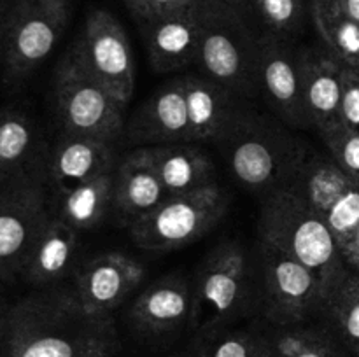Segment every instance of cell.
Segmentation results:
<instances>
[{
	"mask_svg": "<svg viewBox=\"0 0 359 357\" xmlns=\"http://www.w3.org/2000/svg\"><path fill=\"white\" fill-rule=\"evenodd\" d=\"M112 315L84 310L70 287H48L11 304L0 357H116Z\"/></svg>",
	"mask_w": 359,
	"mask_h": 357,
	"instance_id": "cell-1",
	"label": "cell"
},
{
	"mask_svg": "<svg viewBox=\"0 0 359 357\" xmlns=\"http://www.w3.org/2000/svg\"><path fill=\"white\" fill-rule=\"evenodd\" d=\"M216 144L235 181L263 196L287 188L309 156L307 146L284 122L244 107Z\"/></svg>",
	"mask_w": 359,
	"mask_h": 357,
	"instance_id": "cell-2",
	"label": "cell"
},
{
	"mask_svg": "<svg viewBox=\"0 0 359 357\" xmlns=\"http://www.w3.org/2000/svg\"><path fill=\"white\" fill-rule=\"evenodd\" d=\"M258 231L259 240L300 261L319 276L326 301L349 273L328 224L291 188L263 198Z\"/></svg>",
	"mask_w": 359,
	"mask_h": 357,
	"instance_id": "cell-3",
	"label": "cell"
},
{
	"mask_svg": "<svg viewBox=\"0 0 359 357\" xmlns=\"http://www.w3.org/2000/svg\"><path fill=\"white\" fill-rule=\"evenodd\" d=\"M53 97L60 128L67 135L116 144L125 133L126 105L84 69L72 49L56 65Z\"/></svg>",
	"mask_w": 359,
	"mask_h": 357,
	"instance_id": "cell-4",
	"label": "cell"
},
{
	"mask_svg": "<svg viewBox=\"0 0 359 357\" xmlns=\"http://www.w3.org/2000/svg\"><path fill=\"white\" fill-rule=\"evenodd\" d=\"M193 329L202 335L226 328L252 304V279L244 248L237 241L216 245L193 279Z\"/></svg>",
	"mask_w": 359,
	"mask_h": 357,
	"instance_id": "cell-5",
	"label": "cell"
},
{
	"mask_svg": "<svg viewBox=\"0 0 359 357\" xmlns=\"http://www.w3.org/2000/svg\"><path fill=\"white\" fill-rule=\"evenodd\" d=\"M226 4L205 6L196 65L238 98L259 93L258 38Z\"/></svg>",
	"mask_w": 359,
	"mask_h": 357,
	"instance_id": "cell-6",
	"label": "cell"
},
{
	"mask_svg": "<svg viewBox=\"0 0 359 357\" xmlns=\"http://www.w3.org/2000/svg\"><path fill=\"white\" fill-rule=\"evenodd\" d=\"M287 188L302 196L332 230L349 270L359 268V182L328 154L309 153Z\"/></svg>",
	"mask_w": 359,
	"mask_h": 357,
	"instance_id": "cell-7",
	"label": "cell"
},
{
	"mask_svg": "<svg viewBox=\"0 0 359 357\" xmlns=\"http://www.w3.org/2000/svg\"><path fill=\"white\" fill-rule=\"evenodd\" d=\"M228 195L219 184L168 196L128 226L130 237L147 252H170L202 238L221 223Z\"/></svg>",
	"mask_w": 359,
	"mask_h": 357,
	"instance_id": "cell-8",
	"label": "cell"
},
{
	"mask_svg": "<svg viewBox=\"0 0 359 357\" xmlns=\"http://www.w3.org/2000/svg\"><path fill=\"white\" fill-rule=\"evenodd\" d=\"M70 18L69 0H13L4 34V83L20 86L41 66L62 38Z\"/></svg>",
	"mask_w": 359,
	"mask_h": 357,
	"instance_id": "cell-9",
	"label": "cell"
},
{
	"mask_svg": "<svg viewBox=\"0 0 359 357\" xmlns=\"http://www.w3.org/2000/svg\"><path fill=\"white\" fill-rule=\"evenodd\" d=\"M53 212L39 167L0 181V280L21 275L27 255Z\"/></svg>",
	"mask_w": 359,
	"mask_h": 357,
	"instance_id": "cell-10",
	"label": "cell"
},
{
	"mask_svg": "<svg viewBox=\"0 0 359 357\" xmlns=\"http://www.w3.org/2000/svg\"><path fill=\"white\" fill-rule=\"evenodd\" d=\"M258 268L265 322L287 326L323 315L326 293L311 268L263 240L258 245Z\"/></svg>",
	"mask_w": 359,
	"mask_h": 357,
	"instance_id": "cell-11",
	"label": "cell"
},
{
	"mask_svg": "<svg viewBox=\"0 0 359 357\" xmlns=\"http://www.w3.org/2000/svg\"><path fill=\"white\" fill-rule=\"evenodd\" d=\"M84 69L128 105L135 91V58L125 28L104 9L88 14L81 37L70 48Z\"/></svg>",
	"mask_w": 359,
	"mask_h": 357,
	"instance_id": "cell-12",
	"label": "cell"
},
{
	"mask_svg": "<svg viewBox=\"0 0 359 357\" xmlns=\"http://www.w3.org/2000/svg\"><path fill=\"white\" fill-rule=\"evenodd\" d=\"M259 93L280 122L291 128H307L302 94V49L273 34L258 38Z\"/></svg>",
	"mask_w": 359,
	"mask_h": 357,
	"instance_id": "cell-13",
	"label": "cell"
},
{
	"mask_svg": "<svg viewBox=\"0 0 359 357\" xmlns=\"http://www.w3.org/2000/svg\"><path fill=\"white\" fill-rule=\"evenodd\" d=\"M144 275L146 270L135 258L105 252L77 266L70 289L90 314L112 315L140 286Z\"/></svg>",
	"mask_w": 359,
	"mask_h": 357,
	"instance_id": "cell-14",
	"label": "cell"
},
{
	"mask_svg": "<svg viewBox=\"0 0 359 357\" xmlns=\"http://www.w3.org/2000/svg\"><path fill=\"white\" fill-rule=\"evenodd\" d=\"M139 147L193 142L182 77H172L142 102L125 128Z\"/></svg>",
	"mask_w": 359,
	"mask_h": 357,
	"instance_id": "cell-15",
	"label": "cell"
},
{
	"mask_svg": "<svg viewBox=\"0 0 359 357\" xmlns=\"http://www.w3.org/2000/svg\"><path fill=\"white\" fill-rule=\"evenodd\" d=\"M205 4L140 24L147 58L158 74H170L196 65Z\"/></svg>",
	"mask_w": 359,
	"mask_h": 357,
	"instance_id": "cell-16",
	"label": "cell"
},
{
	"mask_svg": "<svg viewBox=\"0 0 359 357\" xmlns=\"http://www.w3.org/2000/svg\"><path fill=\"white\" fill-rule=\"evenodd\" d=\"M193 286L184 275H165L133 300L130 324L147 336H163L191 322Z\"/></svg>",
	"mask_w": 359,
	"mask_h": 357,
	"instance_id": "cell-17",
	"label": "cell"
},
{
	"mask_svg": "<svg viewBox=\"0 0 359 357\" xmlns=\"http://www.w3.org/2000/svg\"><path fill=\"white\" fill-rule=\"evenodd\" d=\"M116 144L63 133L44 164L46 178L55 195L114 172L118 168Z\"/></svg>",
	"mask_w": 359,
	"mask_h": 357,
	"instance_id": "cell-18",
	"label": "cell"
},
{
	"mask_svg": "<svg viewBox=\"0 0 359 357\" xmlns=\"http://www.w3.org/2000/svg\"><path fill=\"white\" fill-rule=\"evenodd\" d=\"M79 234L55 210L39 231L34 245L27 255L21 279L41 289L56 287L77 270Z\"/></svg>",
	"mask_w": 359,
	"mask_h": 357,
	"instance_id": "cell-19",
	"label": "cell"
},
{
	"mask_svg": "<svg viewBox=\"0 0 359 357\" xmlns=\"http://www.w3.org/2000/svg\"><path fill=\"white\" fill-rule=\"evenodd\" d=\"M344 69L326 49H302V94L311 128L319 132L340 122Z\"/></svg>",
	"mask_w": 359,
	"mask_h": 357,
	"instance_id": "cell-20",
	"label": "cell"
},
{
	"mask_svg": "<svg viewBox=\"0 0 359 357\" xmlns=\"http://www.w3.org/2000/svg\"><path fill=\"white\" fill-rule=\"evenodd\" d=\"M168 198L146 147H137L118 163L114 175L116 217L126 227Z\"/></svg>",
	"mask_w": 359,
	"mask_h": 357,
	"instance_id": "cell-21",
	"label": "cell"
},
{
	"mask_svg": "<svg viewBox=\"0 0 359 357\" xmlns=\"http://www.w3.org/2000/svg\"><path fill=\"white\" fill-rule=\"evenodd\" d=\"M146 150L168 196L217 184L212 158L196 144H161L147 146Z\"/></svg>",
	"mask_w": 359,
	"mask_h": 357,
	"instance_id": "cell-22",
	"label": "cell"
},
{
	"mask_svg": "<svg viewBox=\"0 0 359 357\" xmlns=\"http://www.w3.org/2000/svg\"><path fill=\"white\" fill-rule=\"evenodd\" d=\"M181 77L193 142H216L242 108L238 105L241 98L203 74H184Z\"/></svg>",
	"mask_w": 359,
	"mask_h": 357,
	"instance_id": "cell-23",
	"label": "cell"
},
{
	"mask_svg": "<svg viewBox=\"0 0 359 357\" xmlns=\"http://www.w3.org/2000/svg\"><path fill=\"white\" fill-rule=\"evenodd\" d=\"M272 357H353L335 332L314 321L259 328Z\"/></svg>",
	"mask_w": 359,
	"mask_h": 357,
	"instance_id": "cell-24",
	"label": "cell"
},
{
	"mask_svg": "<svg viewBox=\"0 0 359 357\" xmlns=\"http://www.w3.org/2000/svg\"><path fill=\"white\" fill-rule=\"evenodd\" d=\"M114 175L116 170L58 192L56 216L81 233L98 226L114 203Z\"/></svg>",
	"mask_w": 359,
	"mask_h": 357,
	"instance_id": "cell-25",
	"label": "cell"
},
{
	"mask_svg": "<svg viewBox=\"0 0 359 357\" xmlns=\"http://www.w3.org/2000/svg\"><path fill=\"white\" fill-rule=\"evenodd\" d=\"M37 146L35 122L23 111H0V181L37 167Z\"/></svg>",
	"mask_w": 359,
	"mask_h": 357,
	"instance_id": "cell-26",
	"label": "cell"
},
{
	"mask_svg": "<svg viewBox=\"0 0 359 357\" xmlns=\"http://www.w3.org/2000/svg\"><path fill=\"white\" fill-rule=\"evenodd\" d=\"M312 20L325 49L344 66L359 69V24L333 0H312Z\"/></svg>",
	"mask_w": 359,
	"mask_h": 357,
	"instance_id": "cell-27",
	"label": "cell"
},
{
	"mask_svg": "<svg viewBox=\"0 0 359 357\" xmlns=\"http://www.w3.org/2000/svg\"><path fill=\"white\" fill-rule=\"evenodd\" d=\"M353 357H359V273L349 270L321 315Z\"/></svg>",
	"mask_w": 359,
	"mask_h": 357,
	"instance_id": "cell-28",
	"label": "cell"
},
{
	"mask_svg": "<svg viewBox=\"0 0 359 357\" xmlns=\"http://www.w3.org/2000/svg\"><path fill=\"white\" fill-rule=\"evenodd\" d=\"M193 357H272L259 329H216L205 332Z\"/></svg>",
	"mask_w": 359,
	"mask_h": 357,
	"instance_id": "cell-29",
	"label": "cell"
},
{
	"mask_svg": "<svg viewBox=\"0 0 359 357\" xmlns=\"http://www.w3.org/2000/svg\"><path fill=\"white\" fill-rule=\"evenodd\" d=\"M328 156L337 167L359 182V132L342 121L319 132Z\"/></svg>",
	"mask_w": 359,
	"mask_h": 357,
	"instance_id": "cell-30",
	"label": "cell"
},
{
	"mask_svg": "<svg viewBox=\"0 0 359 357\" xmlns=\"http://www.w3.org/2000/svg\"><path fill=\"white\" fill-rule=\"evenodd\" d=\"M255 6L270 34L283 37L300 28L304 16L302 0H255Z\"/></svg>",
	"mask_w": 359,
	"mask_h": 357,
	"instance_id": "cell-31",
	"label": "cell"
},
{
	"mask_svg": "<svg viewBox=\"0 0 359 357\" xmlns=\"http://www.w3.org/2000/svg\"><path fill=\"white\" fill-rule=\"evenodd\" d=\"M125 2L139 23L195 9L203 4L202 0H125Z\"/></svg>",
	"mask_w": 359,
	"mask_h": 357,
	"instance_id": "cell-32",
	"label": "cell"
},
{
	"mask_svg": "<svg viewBox=\"0 0 359 357\" xmlns=\"http://www.w3.org/2000/svg\"><path fill=\"white\" fill-rule=\"evenodd\" d=\"M340 121L359 132V69H344Z\"/></svg>",
	"mask_w": 359,
	"mask_h": 357,
	"instance_id": "cell-33",
	"label": "cell"
},
{
	"mask_svg": "<svg viewBox=\"0 0 359 357\" xmlns=\"http://www.w3.org/2000/svg\"><path fill=\"white\" fill-rule=\"evenodd\" d=\"M346 16L354 20L359 24V0H333Z\"/></svg>",
	"mask_w": 359,
	"mask_h": 357,
	"instance_id": "cell-34",
	"label": "cell"
},
{
	"mask_svg": "<svg viewBox=\"0 0 359 357\" xmlns=\"http://www.w3.org/2000/svg\"><path fill=\"white\" fill-rule=\"evenodd\" d=\"M11 2H13V0H0V46L4 44V34H6L7 14H9Z\"/></svg>",
	"mask_w": 359,
	"mask_h": 357,
	"instance_id": "cell-35",
	"label": "cell"
},
{
	"mask_svg": "<svg viewBox=\"0 0 359 357\" xmlns=\"http://www.w3.org/2000/svg\"><path fill=\"white\" fill-rule=\"evenodd\" d=\"M9 307L6 301L0 298V350H2V342H4V332H6V322H7V314H9Z\"/></svg>",
	"mask_w": 359,
	"mask_h": 357,
	"instance_id": "cell-36",
	"label": "cell"
},
{
	"mask_svg": "<svg viewBox=\"0 0 359 357\" xmlns=\"http://www.w3.org/2000/svg\"><path fill=\"white\" fill-rule=\"evenodd\" d=\"M221 2L223 4H226V6H230V7H238V6H244L245 2H248V0H221Z\"/></svg>",
	"mask_w": 359,
	"mask_h": 357,
	"instance_id": "cell-37",
	"label": "cell"
},
{
	"mask_svg": "<svg viewBox=\"0 0 359 357\" xmlns=\"http://www.w3.org/2000/svg\"><path fill=\"white\" fill-rule=\"evenodd\" d=\"M202 2L207 6H214V4H221V0H202Z\"/></svg>",
	"mask_w": 359,
	"mask_h": 357,
	"instance_id": "cell-38",
	"label": "cell"
},
{
	"mask_svg": "<svg viewBox=\"0 0 359 357\" xmlns=\"http://www.w3.org/2000/svg\"><path fill=\"white\" fill-rule=\"evenodd\" d=\"M2 56H4V44L0 46V62H2Z\"/></svg>",
	"mask_w": 359,
	"mask_h": 357,
	"instance_id": "cell-39",
	"label": "cell"
}]
</instances>
